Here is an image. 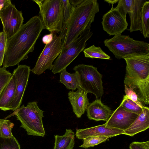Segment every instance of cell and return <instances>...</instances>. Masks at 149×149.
I'll list each match as a JSON object with an SVG mask.
<instances>
[{
  "label": "cell",
  "instance_id": "24",
  "mask_svg": "<svg viewBox=\"0 0 149 149\" xmlns=\"http://www.w3.org/2000/svg\"><path fill=\"white\" fill-rule=\"evenodd\" d=\"M83 51L85 56L87 58L107 60L111 59L110 56L104 52L101 47H96L94 45L84 49Z\"/></svg>",
  "mask_w": 149,
  "mask_h": 149
},
{
  "label": "cell",
  "instance_id": "29",
  "mask_svg": "<svg viewBox=\"0 0 149 149\" xmlns=\"http://www.w3.org/2000/svg\"><path fill=\"white\" fill-rule=\"evenodd\" d=\"M134 0H119L117 6L115 8L126 18L127 14L130 15Z\"/></svg>",
  "mask_w": 149,
  "mask_h": 149
},
{
  "label": "cell",
  "instance_id": "33",
  "mask_svg": "<svg viewBox=\"0 0 149 149\" xmlns=\"http://www.w3.org/2000/svg\"><path fill=\"white\" fill-rule=\"evenodd\" d=\"M130 149H149V141L139 142L134 141L130 145Z\"/></svg>",
  "mask_w": 149,
  "mask_h": 149
},
{
  "label": "cell",
  "instance_id": "26",
  "mask_svg": "<svg viewBox=\"0 0 149 149\" xmlns=\"http://www.w3.org/2000/svg\"><path fill=\"white\" fill-rule=\"evenodd\" d=\"M111 137L110 136H105L88 137L83 139V143L79 147L85 148L93 147L106 141L109 138Z\"/></svg>",
  "mask_w": 149,
  "mask_h": 149
},
{
  "label": "cell",
  "instance_id": "18",
  "mask_svg": "<svg viewBox=\"0 0 149 149\" xmlns=\"http://www.w3.org/2000/svg\"><path fill=\"white\" fill-rule=\"evenodd\" d=\"M149 127V108L145 106L141 112L126 130L124 134L132 136Z\"/></svg>",
  "mask_w": 149,
  "mask_h": 149
},
{
  "label": "cell",
  "instance_id": "10",
  "mask_svg": "<svg viewBox=\"0 0 149 149\" xmlns=\"http://www.w3.org/2000/svg\"><path fill=\"white\" fill-rule=\"evenodd\" d=\"M31 71L30 67L26 65H18L14 70L13 73L16 80L15 91L9 110L14 111L20 107L28 83Z\"/></svg>",
  "mask_w": 149,
  "mask_h": 149
},
{
  "label": "cell",
  "instance_id": "38",
  "mask_svg": "<svg viewBox=\"0 0 149 149\" xmlns=\"http://www.w3.org/2000/svg\"><path fill=\"white\" fill-rule=\"evenodd\" d=\"M119 0H104V1H105L109 4H111L113 6L114 4L116 3L117 2H118Z\"/></svg>",
  "mask_w": 149,
  "mask_h": 149
},
{
  "label": "cell",
  "instance_id": "31",
  "mask_svg": "<svg viewBox=\"0 0 149 149\" xmlns=\"http://www.w3.org/2000/svg\"><path fill=\"white\" fill-rule=\"evenodd\" d=\"M12 74L6 68L0 67V94L8 82Z\"/></svg>",
  "mask_w": 149,
  "mask_h": 149
},
{
  "label": "cell",
  "instance_id": "2",
  "mask_svg": "<svg viewBox=\"0 0 149 149\" xmlns=\"http://www.w3.org/2000/svg\"><path fill=\"white\" fill-rule=\"evenodd\" d=\"M99 5L96 0H84L74 8L71 17L66 26L65 45L67 47L94 22L99 11Z\"/></svg>",
  "mask_w": 149,
  "mask_h": 149
},
{
  "label": "cell",
  "instance_id": "16",
  "mask_svg": "<svg viewBox=\"0 0 149 149\" xmlns=\"http://www.w3.org/2000/svg\"><path fill=\"white\" fill-rule=\"evenodd\" d=\"M76 91H70L68 98L72 107L73 111L76 116L80 118L89 104L87 93L80 87Z\"/></svg>",
  "mask_w": 149,
  "mask_h": 149
},
{
  "label": "cell",
  "instance_id": "8",
  "mask_svg": "<svg viewBox=\"0 0 149 149\" xmlns=\"http://www.w3.org/2000/svg\"><path fill=\"white\" fill-rule=\"evenodd\" d=\"M73 70L77 74L80 87L87 93L94 94L96 99H101L104 93L102 76L97 68L80 64L75 66Z\"/></svg>",
  "mask_w": 149,
  "mask_h": 149
},
{
  "label": "cell",
  "instance_id": "9",
  "mask_svg": "<svg viewBox=\"0 0 149 149\" xmlns=\"http://www.w3.org/2000/svg\"><path fill=\"white\" fill-rule=\"evenodd\" d=\"M0 19L3 31L8 38L14 35L23 24L24 19L21 11L17 9L11 2L0 10Z\"/></svg>",
  "mask_w": 149,
  "mask_h": 149
},
{
  "label": "cell",
  "instance_id": "3",
  "mask_svg": "<svg viewBox=\"0 0 149 149\" xmlns=\"http://www.w3.org/2000/svg\"><path fill=\"white\" fill-rule=\"evenodd\" d=\"M105 45L118 59L149 54V44L136 40L129 36L118 34L104 41Z\"/></svg>",
  "mask_w": 149,
  "mask_h": 149
},
{
  "label": "cell",
  "instance_id": "19",
  "mask_svg": "<svg viewBox=\"0 0 149 149\" xmlns=\"http://www.w3.org/2000/svg\"><path fill=\"white\" fill-rule=\"evenodd\" d=\"M12 74L9 81L0 94V110L4 111L9 110L15 93L16 80Z\"/></svg>",
  "mask_w": 149,
  "mask_h": 149
},
{
  "label": "cell",
  "instance_id": "17",
  "mask_svg": "<svg viewBox=\"0 0 149 149\" xmlns=\"http://www.w3.org/2000/svg\"><path fill=\"white\" fill-rule=\"evenodd\" d=\"M86 110L88 118L96 121L103 120L107 122L113 112L109 107L101 102V99H96L89 103Z\"/></svg>",
  "mask_w": 149,
  "mask_h": 149
},
{
  "label": "cell",
  "instance_id": "6",
  "mask_svg": "<svg viewBox=\"0 0 149 149\" xmlns=\"http://www.w3.org/2000/svg\"><path fill=\"white\" fill-rule=\"evenodd\" d=\"M91 25L74 41L66 48H63L53 64L52 72L55 74L61 72L84 49L86 41L92 36L93 33L91 31Z\"/></svg>",
  "mask_w": 149,
  "mask_h": 149
},
{
  "label": "cell",
  "instance_id": "20",
  "mask_svg": "<svg viewBox=\"0 0 149 149\" xmlns=\"http://www.w3.org/2000/svg\"><path fill=\"white\" fill-rule=\"evenodd\" d=\"M146 0H134L129 15L130 24L129 30L131 33L135 31H141V11Z\"/></svg>",
  "mask_w": 149,
  "mask_h": 149
},
{
  "label": "cell",
  "instance_id": "25",
  "mask_svg": "<svg viewBox=\"0 0 149 149\" xmlns=\"http://www.w3.org/2000/svg\"><path fill=\"white\" fill-rule=\"evenodd\" d=\"M120 105L124 109L139 115L144 106L142 103H137L129 99L125 95L124 96Z\"/></svg>",
  "mask_w": 149,
  "mask_h": 149
},
{
  "label": "cell",
  "instance_id": "28",
  "mask_svg": "<svg viewBox=\"0 0 149 149\" xmlns=\"http://www.w3.org/2000/svg\"><path fill=\"white\" fill-rule=\"evenodd\" d=\"M0 149H20V146L13 136L10 138L0 136Z\"/></svg>",
  "mask_w": 149,
  "mask_h": 149
},
{
  "label": "cell",
  "instance_id": "5",
  "mask_svg": "<svg viewBox=\"0 0 149 149\" xmlns=\"http://www.w3.org/2000/svg\"><path fill=\"white\" fill-rule=\"evenodd\" d=\"M38 6L44 28L51 33L62 31L64 21L62 0H33Z\"/></svg>",
  "mask_w": 149,
  "mask_h": 149
},
{
  "label": "cell",
  "instance_id": "22",
  "mask_svg": "<svg viewBox=\"0 0 149 149\" xmlns=\"http://www.w3.org/2000/svg\"><path fill=\"white\" fill-rule=\"evenodd\" d=\"M61 72L59 81L63 84L68 89L73 91L80 87L79 79L76 72L69 73L66 71V69Z\"/></svg>",
  "mask_w": 149,
  "mask_h": 149
},
{
  "label": "cell",
  "instance_id": "35",
  "mask_svg": "<svg viewBox=\"0 0 149 149\" xmlns=\"http://www.w3.org/2000/svg\"><path fill=\"white\" fill-rule=\"evenodd\" d=\"M53 33H50V34L44 35L42 38V42L46 45L50 43L53 40Z\"/></svg>",
  "mask_w": 149,
  "mask_h": 149
},
{
  "label": "cell",
  "instance_id": "11",
  "mask_svg": "<svg viewBox=\"0 0 149 149\" xmlns=\"http://www.w3.org/2000/svg\"><path fill=\"white\" fill-rule=\"evenodd\" d=\"M102 19L103 29L110 36L121 34L127 29L128 23L126 18L113 6L103 15Z\"/></svg>",
  "mask_w": 149,
  "mask_h": 149
},
{
  "label": "cell",
  "instance_id": "34",
  "mask_svg": "<svg viewBox=\"0 0 149 149\" xmlns=\"http://www.w3.org/2000/svg\"><path fill=\"white\" fill-rule=\"evenodd\" d=\"M125 95L129 99L137 103H142L139 101L136 93L132 89L125 85Z\"/></svg>",
  "mask_w": 149,
  "mask_h": 149
},
{
  "label": "cell",
  "instance_id": "12",
  "mask_svg": "<svg viewBox=\"0 0 149 149\" xmlns=\"http://www.w3.org/2000/svg\"><path fill=\"white\" fill-rule=\"evenodd\" d=\"M125 60L126 63V76L140 79L149 77V54Z\"/></svg>",
  "mask_w": 149,
  "mask_h": 149
},
{
  "label": "cell",
  "instance_id": "7",
  "mask_svg": "<svg viewBox=\"0 0 149 149\" xmlns=\"http://www.w3.org/2000/svg\"><path fill=\"white\" fill-rule=\"evenodd\" d=\"M65 32L63 29L58 36L53 33L52 41L45 45L39 55L34 68L31 71L40 75L47 69L52 70L53 63L59 55L65 45Z\"/></svg>",
  "mask_w": 149,
  "mask_h": 149
},
{
  "label": "cell",
  "instance_id": "15",
  "mask_svg": "<svg viewBox=\"0 0 149 149\" xmlns=\"http://www.w3.org/2000/svg\"><path fill=\"white\" fill-rule=\"evenodd\" d=\"M124 83L136 94L139 101L143 105L149 104V77L144 79L130 78L125 76Z\"/></svg>",
  "mask_w": 149,
  "mask_h": 149
},
{
  "label": "cell",
  "instance_id": "30",
  "mask_svg": "<svg viewBox=\"0 0 149 149\" xmlns=\"http://www.w3.org/2000/svg\"><path fill=\"white\" fill-rule=\"evenodd\" d=\"M62 2L63 12L64 28L69 21L74 8L70 3L69 0H62Z\"/></svg>",
  "mask_w": 149,
  "mask_h": 149
},
{
  "label": "cell",
  "instance_id": "13",
  "mask_svg": "<svg viewBox=\"0 0 149 149\" xmlns=\"http://www.w3.org/2000/svg\"><path fill=\"white\" fill-rule=\"evenodd\" d=\"M139 115L123 108L121 105L105 123L106 125L124 131L133 123Z\"/></svg>",
  "mask_w": 149,
  "mask_h": 149
},
{
  "label": "cell",
  "instance_id": "1",
  "mask_svg": "<svg viewBox=\"0 0 149 149\" xmlns=\"http://www.w3.org/2000/svg\"><path fill=\"white\" fill-rule=\"evenodd\" d=\"M44 27L40 16H35L23 24L14 35L8 38L3 67L18 65L34 50L35 43Z\"/></svg>",
  "mask_w": 149,
  "mask_h": 149
},
{
  "label": "cell",
  "instance_id": "37",
  "mask_svg": "<svg viewBox=\"0 0 149 149\" xmlns=\"http://www.w3.org/2000/svg\"><path fill=\"white\" fill-rule=\"evenodd\" d=\"M11 2L10 0H0V10L4 6Z\"/></svg>",
  "mask_w": 149,
  "mask_h": 149
},
{
  "label": "cell",
  "instance_id": "32",
  "mask_svg": "<svg viewBox=\"0 0 149 149\" xmlns=\"http://www.w3.org/2000/svg\"><path fill=\"white\" fill-rule=\"evenodd\" d=\"M7 39L8 38L3 31L0 32V67L3 65Z\"/></svg>",
  "mask_w": 149,
  "mask_h": 149
},
{
  "label": "cell",
  "instance_id": "23",
  "mask_svg": "<svg viewBox=\"0 0 149 149\" xmlns=\"http://www.w3.org/2000/svg\"><path fill=\"white\" fill-rule=\"evenodd\" d=\"M149 1H146L142 8L141 17V33L145 38L149 37Z\"/></svg>",
  "mask_w": 149,
  "mask_h": 149
},
{
  "label": "cell",
  "instance_id": "21",
  "mask_svg": "<svg viewBox=\"0 0 149 149\" xmlns=\"http://www.w3.org/2000/svg\"><path fill=\"white\" fill-rule=\"evenodd\" d=\"M74 133L70 129H66L63 135H54L53 149H73L74 145Z\"/></svg>",
  "mask_w": 149,
  "mask_h": 149
},
{
  "label": "cell",
  "instance_id": "27",
  "mask_svg": "<svg viewBox=\"0 0 149 149\" xmlns=\"http://www.w3.org/2000/svg\"><path fill=\"white\" fill-rule=\"evenodd\" d=\"M14 123L10 120L0 119V136L10 138L13 136L12 130L14 126Z\"/></svg>",
  "mask_w": 149,
  "mask_h": 149
},
{
  "label": "cell",
  "instance_id": "14",
  "mask_svg": "<svg viewBox=\"0 0 149 149\" xmlns=\"http://www.w3.org/2000/svg\"><path fill=\"white\" fill-rule=\"evenodd\" d=\"M124 134V131L106 125L105 123L96 126L81 129H76L77 138L83 140L88 137L105 136L111 137Z\"/></svg>",
  "mask_w": 149,
  "mask_h": 149
},
{
  "label": "cell",
  "instance_id": "4",
  "mask_svg": "<svg viewBox=\"0 0 149 149\" xmlns=\"http://www.w3.org/2000/svg\"><path fill=\"white\" fill-rule=\"evenodd\" d=\"M44 111L38 107L37 102H28L25 106L23 105L5 118L15 116L21 124L20 127L27 132V134L44 137L45 132L42 118Z\"/></svg>",
  "mask_w": 149,
  "mask_h": 149
},
{
  "label": "cell",
  "instance_id": "36",
  "mask_svg": "<svg viewBox=\"0 0 149 149\" xmlns=\"http://www.w3.org/2000/svg\"><path fill=\"white\" fill-rule=\"evenodd\" d=\"M84 0H69L73 8H75L82 3Z\"/></svg>",
  "mask_w": 149,
  "mask_h": 149
}]
</instances>
